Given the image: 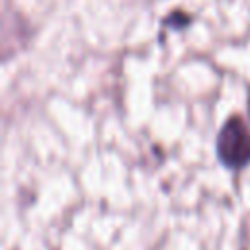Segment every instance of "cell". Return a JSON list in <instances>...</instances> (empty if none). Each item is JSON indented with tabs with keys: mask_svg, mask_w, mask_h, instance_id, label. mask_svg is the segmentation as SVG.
Returning a JSON list of instances; mask_svg holds the SVG:
<instances>
[{
	"mask_svg": "<svg viewBox=\"0 0 250 250\" xmlns=\"http://www.w3.org/2000/svg\"><path fill=\"white\" fill-rule=\"evenodd\" d=\"M221 154L230 164H242L250 156V137L240 123H230L221 135Z\"/></svg>",
	"mask_w": 250,
	"mask_h": 250,
	"instance_id": "obj_1",
	"label": "cell"
}]
</instances>
